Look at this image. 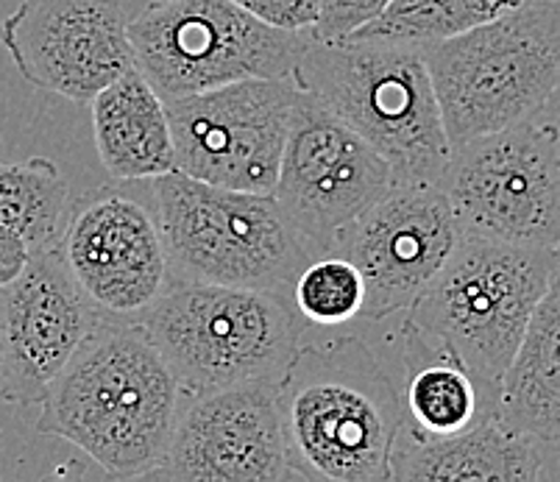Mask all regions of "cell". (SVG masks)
<instances>
[{
  "instance_id": "6da1fadb",
  "label": "cell",
  "mask_w": 560,
  "mask_h": 482,
  "mask_svg": "<svg viewBox=\"0 0 560 482\" xmlns=\"http://www.w3.org/2000/svg\"><path fill=\"white\" fill-rule=\"evenodd\" d=\"M182 390L142 324L101 318L39 399L37 433L81 449L115 480L165 458Z\"/></svg>"
},
{
  "instance_id": "7a4b0ae2",
  "label": "cell",
  "mask_w": 560,
  "mask_h": 482,
  "mask_svg": "<svg viewBox=\"0 0 560 482\" xmlns=\"http://www.w3.org/2000/svg\"><path fill=\"white\" fill-rule=\"evenodd\" d=\"M284 455L299 480L388 482L399 379L360 338L299 346L277 385Z\"/></svg>"
},
{
  "instance_id": "3957f363",
  "label": "cell",
  "mask_w": 560,
  "mask_h": 482,
  "mask_svg": "<svg viewBox=\"0 0 560 482\" xmlns=\"http://www.w3.org/2000/svg\"><path fill=\"white\" fill-rule=\"evenodd\" d=\"M293 81L388 162L396 185L441 187L452 143L421 45L307 34Z\"/></svg>"
},
{
  "instance_id": "277c9868",
  "label": "cell",
  "mask_w": 560,
  "mask_h": 482,
  "mask_svg": "<svg viewBox=\"0 0 560 482\" xmlns=\"http://www.w3.org/2000/svg\"><path fill=\"white\" fill-rule=\"evenodd\" d=\"M560 266V248L463 235L405 321L444 346L499 396L529 318Z\"/></svg>"
},
{
  "instance_id": "5b68a950",
  "label": "cell",
  "mask_w": 560,
  "mask_h": 482,
  "mask_svg": "<svg viewBox=\"0 0 560 482\" xmlns=\"http://www.w3.org/2000/svg\"><path fill=\"white\" fill-rule=\"evenodd\" d=\"M142 329L182 399L243 383H279L302 346V316L290 296L185 279H173Z\"/></svg>"
},
{
  "instance_id": "8992f818",
  "label": "cell",
  "mask_w": 560,
  "mask_h": 482,
  "mask_svg": "<svg viewBox=\"0 0 560 482\" xmlns=\"http://www.w3.org/2000/svg\"><path fill=\"white\" fill-rule=\"evenodd\" d=\"M452 149L533 118L560 87V0L421 45Z\"/></svg>"
},
{
  "instance_id": "52a82bcc",
  "label": "cell",
  "mask_w": 560,
  "mask_h": 482,
  "mask_svg": "<svg viewBox=\"0 0 560 482\" xmlns=\"http://www.w3.org/2000/svg\"><path fill=\"white\" fill-rule=\"evenodd\" d=\"M173 279L290 296L310 248L271 192L229 190L182 171L151 179Z\"/></svg>"
},
{
  "instance_id": "ba28073f",
  "label": "cell",
  "mask_w": 560,
  "mask_h": 482,
  "mask_svg": "<svg viewBox=\"0 0 560 482\" xmlns=\"http://www.w3.org/2000/svg\"><path fill=\"white\" fill-rule=\"evenodd\" d=\"M135 62L165 101L246 79H293L307 32L262 23L234 0H154L129 20Z\"/></svg>"
},
{
  "instance_id": "9c48e42d",
  "label": "cell",
  "mask_w": 560,
  "mask_h": 482,
  "mask_svg": "<svg viewBox=\"0 0 560 482\" xmlns=\"http://www.w3.org/2000/svg\"><path fill=\"white\" fill-rule=\"evenodd\" d=\"M441 190L463 235L560 248V126L538 111L455 145Z\"/></svg>"
},
{
  "instance_id": "30bf717a",
  "label": "cell",
  "mask_w": 560,
  "mask_h": 482,
  "mask_svg": "<svg viewBox=\"0 0 560 482\" xmlns=\"http://www.w3.org/2000/svg\"><path fill=\"white\" fill-rule=\"evenodd\" d=\"M396 176L390 165L327 106L299 90L271 196L313 257L376 204Z\"/></svg>"
},
{
  "instance_id": "8fae6325",
  "label": "cell",
  "mask_w": 560,
  "mask_h": 482,
  "mask_svg": "<svg viewBox=\"0 0 560 482\" xmlns=\"http://www.w3.org/2000/svg\"><path fill=\"white\" fill-rule=\"evenodd\" d=\"M296 98L293 79H246L167 101L176 171L229 190L271 192Z\"/></svg>"
},
{
  "instance_id": "7c38bea8",
  "label": "cell",
  "mask_w": 560,
  "mask_h": 482,
  "mask_svg": "<svg viewBox=\"0 0 560 482\" xmlns=\"http://www.w3.org/2000/svg\"><path fill=\"white\" fill-rule=\"evenodd\" d=\"M59 254L104 321L142 324L173 282L160 221L120 187L73 198Z\"/></svg>"
},
{
  "instance_id": "4fadbf2b",
  "label": "cell",
  "mask_w": 560,
  "mask_h": 482,
  "mask_svg": "<svg viewBox=\"0 0 560 482\" xmlns=\"http://www.w3.org/2000/svg\"><path fill=\"white\" fill-rule=\"evenodd\" d=\"M0 43L32 87L73 104L137 68L124 0H20Z\"/></svg>"
},
{
  "instance_id": "5bb4252c",
  "label": "cell",
  "mask_w": 560,
  "mask_h": 482,
  "mask_svg": "<svg viewBox=\"0 0 560 482\" xmlns=\"http://www.w3.org/2000/svg\"><path fill=\"white\" fill-rule=\"evenodd\" d=\"M460 240L455 210L435 185H394L351 221L327 254L360 268L369 321L405 313Z\"/></svg>"
},
{
  "instance_id": "9a60e30c",
  "label": "cell",
  "mask_w": 560,
  "mask_h": 482,
  "mask_svg": "<svg viewBox=\"0 0 560 482\" xmlns=\"http://www.w3.org/2000/svg\"><path fill=\"white\" fill-rule=\"evenodd\" d=\"M279 383H243L190 396L151 477L198 482L299 480L284 455Z\"/></svg>"
},
{
  "instance_id": "2e32d148",
  "label": "cell",
  "mask_w": 560,
  "mask_h": 482,
  "mask_svg": "<svg viewBox=\"0 0 560 482\" xmlns=\"http://www.w3.org/2000/svg\"><path fill=\"white\" fill-rule=\"evenodd\" d=\"M98 321L59 246L32 251L23 271L0 285V372L7 402L39 404Z\"/></svg>"
},
{
  "instance_id": "e0dca14e",
  "label": "cell",
  "mask_w": 560,
  "mask_h": 482,
  "mask_svg": "<svg viewBox=\"0 0 560 482\" xmlns=\"http://www.w3.org/2000/svg\"><path fill=\"white\" fill-rule=\"evenodd\" d=\"M401 349V430L419 440L466 433L493 415L497 393L488 390L466 365L407 321L399 329Z\"/></svg>"
},
{
  "instance_id": "ac0fdd59",
  "label": "cell",
  "mask_w": 560,
  "mask_h": 482,
  "mask_svg": "<svg viewBox=\"0 0 560 482\" xmlns=\"http://www.w3.org/2000/svg\"><path fill=\"white\" fill-rule=\"evenodd\" d=\"M98 160L115 181H151L176 171L167 101L129 70L90 101Z\"/></svg>"
},
{
  "instance_id": "d6986e66",
  "label": "cell",
  "mask_w": 560,
  "mask_h": 482,
  "mask_svg": "<svg viewBox=\"0 0 560 482\" xmlns=\"http://www.w3.org/2000/svg\"><path fill=\"white\" fill-rule=\"evenodd\" d=\"M544 474L538 440L488 415L466 433L419 440L399 433L390 451V480H499L529 482Z\"/></svg>"
},
{
  "instance_id": "ffe728a7",
  "label": "cell",
  "mask_w": 560,
  "mask_h": 482,
  "mask_svg": "<svg viewBox=\"0 0 560 482\" xmlns=\"http://www.w3.org/2000/svg\"><path fill=\"white\" fill-rule=\"evenodd\" d=\"M493 415L533 440H560V266L499 385Z\"/></svg>"
},
{
  "instance_id": "44dd1931",
  "label": "cell",
  "mask_w": 560,
  "mask_h": 482,
  "mask_svg": "<svg viewBox=\"0 0 560 482\" xmlns=\"http://www.w3.org/2000/svg\"><path fill=\"white\" fill-rule=\"evenodd\" d=\"M70 204V185L56 162H0V226L18 232L32 251L59 246Z\"/></svg>"
},
{
  "instance_id": "7402d4cb",
  "label": "cell",
  "mask_w": 560,
  "mask_h": 482,
  "mask_svg": "<svg viewBox=\"0 0 560 482\" xmlns=\"http://www.w3.org/2000/svg\"><path fill=\"white\" fill-rule=\"evenodd\" d=\"M529 0H390V7L351 37L430 45L505 17Z\"/></svg>"
},
{
  "instance_id": "603a6c76",
  "label": "cell",
  "mask_w": 560,
  "mask_h": 482,
  "mask_svg": "<svg viewBox=\"0 0 560 482\" xmlns=\"http://www.w3.org/2000/svg\"><path fill=\"white\" fill-rule=\"evenodd\" d=\"M290 302L315 327H343L363 316L365 279L354 262L338 254L313 257L293 282Z\"/></svg>"
},
{
  "instance_id": "cb8c5ba5",
  "label": "cell",
  "mask_w": 560,
  "mask_h": 482,
  "mask_svg": "<svg viewBox=\"0 0 560 482\" xmlns=\"http://www.w3.org/2000/svg\"><path fill=\"white\" fill-rule=\"evenodd\" d=\"M390 0H318V20L310 28V37L320 43H340L374 23Z\"/></svg>"
},
{
  "instance_id": "d4e9b609",
  "label": "cell",
  "mask_w": 560,
  "mask_h": 482,
  "mask_svg": "<svg viewBox=\"0 0 560 482\" xmlns=\"http://www.w3.org/2000/svg\"><path fill=\"white\" fill-rule=\"evenodd\" d=\"M262 23L284 32H310L318 20V0H234Z\"/></svg>"
},
{
  "instance_id": "484cf974",
  "label": "cell",
  "mask_w": 560,
  "mask_h": 482,
  "mask_svg": "<svg viewBox=\"0 0 560 482\" xmlns=\"http://www.w3.org/2000/svg\"><path fill=\"white\" fill-rule=\"evenodd\" d=\"M28 257H32L28 243H25L18 232L0 226V285L12 282V279L25 268Z\"/></svg>"
},
{
  "instance_id": "4316f807",
  "label": "cell",
  "mask_w": 560,
  "mask_h": 482,
  "mask_svg": "<svg viewBox=\"0 0 560 482\" xmlns=\"http://www.w3.org/2000/svg\"><path fill=\"white\" fill-rule=\"evenodd\" d=\"M0 402H7V396H3V372H0Z\"/></svg>"
}]
</instances>
